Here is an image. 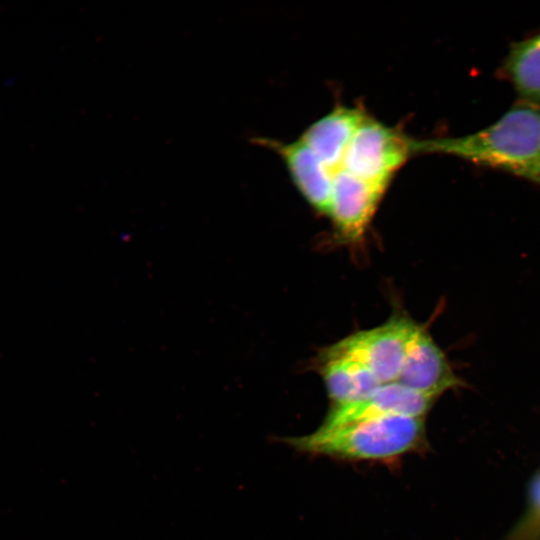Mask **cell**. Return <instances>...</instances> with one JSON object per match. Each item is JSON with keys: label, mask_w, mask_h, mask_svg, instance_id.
Listing matches in <instances>:
<instances>
[{"label": "cell", "mask_w": 540, "mask_h": 540, "mask_svg": "<svg viewBox=\"0 0 540 540\" xmlns=\"http://www.w3.org/2000/svg\"><path fill=\"white\" fill-rule=\"evenodd\" d=\"M498 72L519 101L540 105V31L512 42Z\"/></svg>", "instance_id": "11"}, {"label": "cell", "mask_w": 540, "mask_h": 540, "mask_svg": "<svg viewBox=\"0 0 540 540\" xmlns=\"http://www.w3.org/2000/svg\"><path fill=\"white\" fill-rule=\"evenodd\" d=\"M386 188L344 169L334 173L328 216L341 237L348 241L362 239Z\"/></svg>", "instance_id": "6"}, {"label": "cell", "mask_w": 540, "mask_h": 540, "mask_svg": "<svg viewBox=\"0 0 540 540\" xmlns=\"http://www.w3.org/2000/svg\"><path fill=\"white\" fill-rule=\"evenodd\" d=\"M366 114L356 108L338 105L313 122L300 138L334 175L341 168L346 149Z\"/></svg>", "instance_id": "9"}, {"label": "cell", "mask_w": 540, "mask_h": 540, "mask_svg": "<svg viewBox=\"0 0 540 540\" xmlns=\"http://www.w3.org/2000/svg\"><path fill=\"white\" fill-rule=\"evenodd\" d=\"M507 540H540V472L531 481L526 511Z\"/></svg>", "instance_id": "12"}, {"label": "cell", "mask_w": 540, "mask_h": 540, "mask_svg": "<svg viewBox=\"0 0 540 540\" xmlns=\"http://www.w3.org/2000/svg\"><path fill=\"white\" fill-rule=\"evenodd\" d=\"M416 152L448 154L540 187V105L519 101L474 133L415 142Z\"/></svg>", "instance_id": "1"}, {"label": "cell", "mask_w": 540, "mask_h": 540, "mask_svg": "<svg viewBox=\"0 0 540 540\" xmlns=\"http://www.w3.org/2000/svg\"><path fill=\"white\" fill-rule=\"evenodd\" d=\"M252 141L276 151L302 196L314 209L328 216L333 174L303 140L283 143L273 139L255 138Z\"/></svg>", "instance_id": "7"}, {"label": "cell", "mask_w": 540, "mask_h": 540, "mask_svg": "<svg viewBox=\"0 0 540 540\" xmlns=\"http://www.w3.org/2000/svg\"><path fill=\"white\" fill-rule=\"evenodd\" d=\"M295 449L346 460H388L426 442L423 418L386 416L322 429L285 440Z\"/></svg>", "instance_id": "2"}, {"label": "cell", "mask_w": 540, "mask_h": 540, "mask_svg": "<svg viewBox=\"0 0 540 540\" xmlns=\"http://www.w3.org/2000/svg\"><path fill=\"white\" fill-rule=\"evenodd\" d=\"M413 152L415 140L366 117L353 135L340 169L363 180L388 186L396 170Z\"/></svg>", "instance_id": "3"}, {"label": "cell", "mask_w": 540, "mask_h": 540, "mask_svg": "<svg viewBox=\"0 0 540 540\" xmlns=\"http://www.w3.org/2000/svg\"><path fill=\"white\" fill-rule=\"evenodd\" d=\"M319 362V371L333 405L362 400L382 385L366 365L329 348L321 353Z\"/></svg>", "instance_id": "10"}, {"label": "cell", "mask_w": 540, "mask_h": 540, "mask_svg": "<svg viewBox=\"0 0 540 540\" xmlns=\"http://www.w3.org/2000/svg\"><path fill=\"white\" fill-rule=\"evenodd\" d=\"M435 399L398 382L386 383L362 400L332 405L319 428L331 429L386 416L423 418L433 406Z\"/></svg>", "instance_id": "5"}, {"label": "cell", "mask_w": 540, "mask_h": 540, "mask_svg": "<svg viewBox=\"0 0 540 540\" xmlns=\"http://www.w3.org/2000/svg\"><path fill=\"white\" fill-rule=\"evenodd\" d=\"M396 382L435 398L460 383L443 351L421 327L409 346Z\"/></svg>", "instance_id": "8"}, {"label": "cell", "mask_w": 540, "mask_h": 540, "mask_svg": "<svg viewBox=\"0 0 540 540\" xmlns=\"http://www.w3.org/2000/svg\"><path fill=\"white\" fill-rule=\"evenodd\" d=\"M420 326L403 314L357 332L328 347L366 365L382 384L396 382L409 346Z\"/></svg>", "instance_id": "4"}]
</instances>
